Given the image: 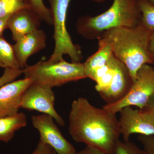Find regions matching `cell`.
Segmentation results:
<instances>
[{"instance_id": "cell-1", "label": "cell", "mask_w": 154, "mask_h": 154, "mask_svg": "<svg viewBox=\"0 0 154 154\" xmlns=\"http://www.w3.org/2000/svg\"><path fill=\"white\" fill-rule=\"evenodd\" d=\"M69 131L75 142L108 154L120 136L116 114L79 97L72 102Z\"/></svg>"}, {"instance_id": "cell-2", "label": "cell", "mask_w": 154, "mask_h": 154, "mask_svg": "<svg viewBox=\"0 0 154 154\" xmlns=\"http://www.w3.org/2000/svg\"><path fill=\"white\" fill-rule=\"evenodd\" d=\"M152 32L142 24L119 27L105 31L99 43L110 46L113 55L127 67L134 82L138 71L145 64L154 65L149 49Z\"/></svg>"}, {"instance_id": "cell-3", "label": "cell", "mask_w": 154, "mask_h": 154, "mask_svg": "<svg viewBox=\"0 0 154 154\" xmlns=\"http://www.w3.org/2000/svg\"><path fill=\"white\" fill-rule=\"evenodd\" d=\"M141 17L137 0H113L110 8L102 14L79 17L76 28L78 33L86 39H99L110 29L138 25Z\"/></svg>"}, {"instance_id": "cell-4", "label": "cell", "mask_w": 154, "mask_h": 154, "mask_svg": "<svg viewBox=\"0 0 154 154\" xmlns=\"http://www.w3.org/2000/svg\"><path fill=\"white\" fill-rule=\"evenodd\" d=\"M23 70L25 78L32 83L51 88L87 78L83 63L64 60L54 63L41 60Z\"/></svg>"}, {"instance_id": "cell-5", "label": "cell", "mask_w": 154, "mask_h": 154, "mask_svg": "<svg viewBox=\"0 0 154 154\" xmlns=\"http://www.w3.org/2000/svg\"><path fill=\"white\" fill-rule=\"evenodd\" d=\"M54 28V48L48 61L57 62L63 60V56L68 55L72 62L81 63L83 59L81 48L74 44L67 30V13L72 0H48Z\"/></svg>"}, {"instance_id": "cell-6", "label": "cell", "mask_w": 154, "mask_h": 154, "mask_svg": "<svg viewBox=\"0 0 154 154\" xmlns=\"http://www.w3.org/2000/svg\"><path fill=\"white\" fill-rule=\"evenodd\" d=\"M154 95V66L145 64L138 71L135 81L128 93L118 102L102 107L116 114L123 107L136 106L141 110Z\"/></svg>"}, {"instance_id": "cell-7", "label": "cell", "mask_w": 154, "mask_h": 154, "mask_svg": "<svg viewBox=\"0 0 154 154\" xmlns=\"http://www.w3.org/2000/svg\"><path fill=\"white\" fill-rule=\"evenodd\" d=\"M55 100L52 88L32 83L22 95L20 108L50 116L59 125L63 127L64 120L56 111Z\"/></svg>"}, {"instance_id": "cell-8", "label": "cell", "mask_w": 154, "mask_h": 154, "mask_svg": "<svg viewBox=\"0 0 154 154\" xmlns=\"http://www.w3.org/2000/svg\"><path fill=\"white\" fill-rule=\"evenodd\" d=\"M33 127L38 131L40 141L52 148L57 154H75V149L67 140L54 122V119L45 114L33 116Z\"/></svg>"}, {"instance_id": "cell-9", "label": "cell", "mask_w": 154, "mask_h": 154, "mask_svg": "<svg viewBox=\"0 0 154 154\" xmlns=\"http://www.w3.org/2000/svg\"><path fill=\"white\" fill-rule=\"evenodd\" d=\"M119 113V131L123 140H130L133 134L154 135V125L139 109L127 106L122 108Z\"/></svg>"}, {"instance_id": "cell-10", "label": "cell", "mask_w": 154, "mask_h": 154, "mask_svg": "<svg viewBox=\"0 0 154 154\" xmlns=\"http://www.w3.org/2000/svg\"><path fill=\"white\" fill-rule=\"evenodd\" d=\"M32 83L30 79L25 78L8 83L0 88V117L18 113L22 95Z\"/></svg>"}, {"instance_id": "cell-11", "label": "cell", "mask_w": 154, "mask_h": 154, "mask_svg": "<svg viewBox=\"0 0 154 154\" xmlns=\"http://www.w3.org/2000/svg\"><path fill=\"white\" fill-rule=\"evenodd\" d=\"M114 68L115 73L110 85L99 93L106 104H113L122 99L128 93L134 83L128 69L116 57Z\"/></svg>"}, {"instance_id": "cell-12", "label": "cell", "mask_w": 154, "mask_h": 154, "mask_svg": "<svg viewBox=\"0 0 154 154\" xmlns=\"http://www.w3.org/2000/svg\"><path fill=\"white\" fill-rule=\"evenodd\" d=\"M14 45L15 55L19 67L23 69L31 55L44 49L46 46V36L43 30L38 29L25 35Z\"/></svg>"}, {"instance_id": "cell-13", "label": "cell", "mask_w": 154, "mask_h": 154, "mask_svg": "<svg viewBox=\"0 0 154 154\" xmlns=\"http://www.w3.org/2000/svg\"><path fill=\"white\" fill-rule=\"evenodd\" d=\"M41 19L29 8L20 10L11 15L7 28L12 33V37L17 42L25 35L39 29Z\"/></svg>"}, {"instance_id": "cell-14", "label": "cell", "mask_w": 154, "mask_h": 154, "mask_svg": "<svg viewBox=\"0 0 154 154\" xmlns=\"http://www.w3.org/2000/svg\"><path fill=\"white\" fill-rule=\"evenodd\" d=\"M113 54L109 45L105 43L99 42L97 51L88 57L83 63L87 78L94 80L96 71L107 64Z\"/></svg>"}, {"instance_id": "cell-15", "label": "cell", "mask_w": 154, "mask_h": 154, "mask_svg": "<svg viewBox=\"0 0 154 154\" xmlns=\"http://www.w3.org/2000/svg\"><path fill=\"white\" fill-rule=\"evenodd\" d=\"M26 116L22 112L14 115L0 117V141L9 142L17 131L27 125Z\"/></svg>"}, {"instance_id": "cell-16", "label": "cell", "mask_w": 154, "mask_h": 154, "mask_svg": "<svg viewBox=\"0 0 154 154\" xmlns=\"http://www.w3.org/2000/svg\"><path fill=\"white\" fill-rule=\"evenodd\" d=\"M0 66L5 69H20L14 45L9 43L3 35L0 36Z\"/></svg>"}, {"instance_id": "cell-17", "label": "cell", "mask_w": 154, "mask_h": 154, "mask_svg": "<svg viewBox=\"0 0 154 154\" xmlns=\"http://www.w3.org/2000/svg\"><path fill=\"white\" fill-rule=\"evenodd\" d=\"M141 13L142 24L151 32L154 31V5L149 0H137Z\"/></svg>"}, {"instance_id": "cell-18", "label": "cell", "mask_w": 154, "mask_h": 154, "mask_svg": "<svg viewBox=\"0 0 154 154\" xmlns=\"http://www.w3.org/2000/svg\"><path fill=\"white\" fill-rule=\"evenodd\" d=\"M31 11L39 17L41 21L52 25V18L49 8L45 5L43 0H23Z\"/></svg>"}, {"instance_id": "cell-19", "label": "cell", "mask_w": 154, "mask_h": 154, "mask_svg": "<svg viewBox=\"0 0 154 154\" xmlns=\"http://www.w3.org/2000/svg\"><path fill=\"white\" fill-rule=\"evenodd\" d=\"M27 8H30L23 0H0V19Z\"/></svg>"}, {"instance_id": "cell-20", "label": "cell", "mask_w": 154, "mask_h": 154, "mask_svg": "<svg viewBox=\"0 0 154 154\" xmlns=\"http://www.w3.org/2000/svg\"><path fill=\"white\" fill-rule=\"evenodd\" d=\"M108 154H146L143 150L140 148L130 141L119 140L111 151Z\"/></svg>"}, {"instance_id": "cell-21", "label": "cell", "mask_w": 154, "mask_h": 154, "mask_svg": "<svg viewBox=\"0 0 154 154\" xmlns=\"http://www.w3.org/2000/svg\"><path fill=\"white\" fill-rule=\"evenodd\" d=\"M23 73L20 69L6 68L2 75L0 77V88L4 85L13 82Z\"/></svg>"}, {"instance_id": "cell-22", "label": "cell", "mask_w": 154, "mask_h": 154, "mask_svg": "<svg viewBox=\"0 0 154 154\" xmlns=\"http://www.w3.org/2000/svg\"><path fill=\"white\" fill-rule=\"evenodd\" d=\"M137 140L142 145L146 154H154V135H139Z\"/></svg>"}, {"instance_id": "cell-23", "label": "cell", "mask_w": 154, "mask_h": 154, "mask_svg": "<svg viewBox=\"0 0 154 154\" xmlns=\"http://www.w3.org/2000/svg\"><path fill=\"white\" fill-rule=\"evenodd\" d=\"M140 110L154 126V95L146 106Z\"/></svg>"}, {"instance_id": "cell-24", "label": "cell", "mask_w": 154, "mask_h": 154, "mask_svg": "<svg viewBox=\"0 0 154 154\" xmlns=\"http://www.w3.org/2000/svg\"><path fill=\"white\" fill-rule=\"evenodd\" d=\"M32 154H57L50 146L39 141Z\"/></svg>"}, {"instance_id": "cell-25", "label": "cell", "mask_w": 154, "mask_h": 154, "mask_svg": "<svg viewBox=\"0 0 154 154\" xmlns=\"http://www.w3.org/2000/svg\"><path fill=\"white\" fill-rule=\"evenodd\" d=\"M75 154H107L104 152L94 148L86 146L85 148L79 152H77Z\"/></svg>"}, {"instance_id": "cell-26", "label": "cell", "mask_w": 154, "mask_h": 154, "mask_svg": "<svg viewBox=\"0 0 154 154\" xmlns=\"http://www.w3.org/2000/svg\"><path fill=\"white\" fill-rule=\"evenodd\" d=\"M10 16L0 19V36H2L4 30L7 28V23Z\"/></svg>"}, {"instance_id": "cell-27", "label": "cell", "mask_w": 154, "mask_h": 154, "mask_svg": "<svg viewBox=\"0 0 154 154\" xmlns=\"http://www.w3.org/2000/svg\"><path fill=\"white\" fill-rule=\"evenodd\" d=\"M149 49L153 59L154 65V31L152 32L151 35L149 44Z\"/></svg>"}, {"instance_id": "cell-28", "label": "cell", "mask_w": 154, "mask_h": 154, "mask_svg": "<svg viewBox=\"0 0 154 154\" xmlns=\"http://www.w3.org/2000/svg\"><path fill=\"white\" fill-rule=\"evenodd\" d=\"M92 1L97 3H102L104 2L107 0H92Z\"/></svg>"}, {"instance_id": "cell-29", "label": "cell", "mask_w": 154, "mask_h": 154, "mask_svg": "<svg viewBox=\"0 0 154 154\" xmlns=\"http://www.w3.org/2000/svg\"><path fill=\"white\" fill-rule=\"evenodd\" d=\"M150 2H151L154 5V0H149Z\"/></svg>"}]
</instances>
